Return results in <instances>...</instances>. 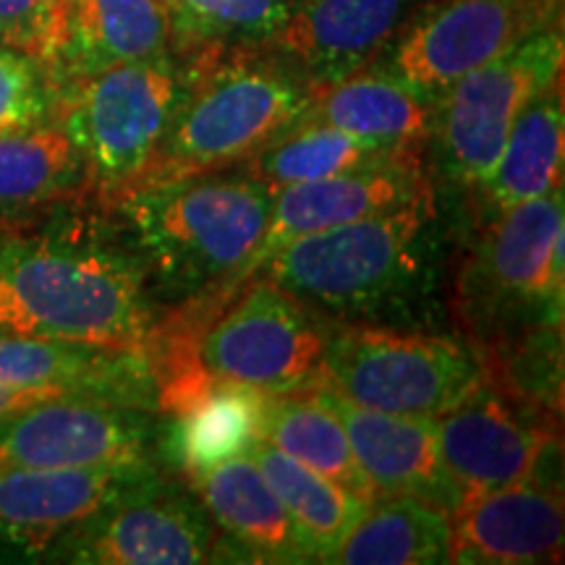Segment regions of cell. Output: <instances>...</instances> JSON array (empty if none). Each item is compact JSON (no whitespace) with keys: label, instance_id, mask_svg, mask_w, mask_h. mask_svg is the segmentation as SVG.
Instances as JSON below:
<instances>
[{"label":"cell","instance_id":"5bb4252c","mask_svg":"<svg viewBox=\"0 0 565 565\" xmlns=\"http://www.w3.org/2000/svg\"><path fill=\"white\" fill-rule=\"evenodd\" d=\"M427 194H433V181L424 171L422 152H395L391 158L328 175V179L282 186L275 192L265 233L249 263L228 286L210 296L225 299L246 278H252L275 252H280L296 238L362 221L377 212L398 210Z\"/></svg>","mask_w":565,"mask_h":565},{"label":"cell","instance_id":"7c38bea8","mask_svg":"<svg viewBox=\"0 0 565 565\" xmlns=\"http://www.w3.org/2000/svg\"><path fill=\"white\" fill-rule=\"evenodd\" d=\"M563 0H440L406 24L391 71L433 100L542 30L561 26Z\"/></svg>","mask_w":565,"mask_h":565},{"label":"cell","instance_id":"5b68a950","mask_svg":"<svg viewBox=\"0 0 565 565\" xmlns=\"http://www.w3.org/2000/svg\"><path fill=\"white\" fill-rule=\"evenodd\" d=\"M435 196L296 238L254 275L273 280L317 315L370 317L408 294L422 273Z\"/></svg>","mask_w":565,"mask_h":565},{"label":"cell","instance_id":"603a6c76","mask_svg":"<svg viewBox=\"0 0 565 565\" xmlns=\"http://www.w3.org/2000/svg\"><path fill=\"white\" fill-rule=\"evenodd\" d=\"M168 53L171 19L166 0H68L66 42L51 79Z\"/></svg>","mask_w":565,"mask_h":565},{"label":"cell","instance_id":"52a82bcc","mask_svg":"<svg viewBox=\"0 0 565 565\" xmlns=\"http://www.w3.org/2000/svg\"><path fill=\"white\" fill-rule=\"evenodd\" d=\"M563 186L487 221L456 299L482 343L477 349L505 341L515 322L524 335L563 328Z\"/></svg>","mask_w":565,"mask_h":565},{"label":"cell","instance_id":"7402d4cb","mask_svg":"<svg viewBox=\"0 0 565 565\" xmlns=\"http://www.w3.org/2000/svg\"><path fill=\"white\" fill-rule=\"evenodd\" d=\"M265 395L254 387L200 377L162 408L171 416L168 450L183 477L249 454L263 437Z\"/></svg>","mask_w":565,"mask_h":565},{"label":"cell","instance_id":"d6986e66","mask_svg":"<svg viewBox=\"0 0 565 565\" xmlns=\"http://www.w3.org/2000/svg\"><path fill=\"white\" fill-rule=\"evenodd\" d=\"M0 387L84 395L145 412L158 408L147 349H100L0 333Z\"/></svg>","mask_w":565,"mask_h":565},{"label":"cell","instance_id":"8fae6325","mask_svg":"<svg viewBox=\"0 0 565 565\" xmlns=\"http://www.w3.org/2000/svg\"><path fill=\"white\" fill-rule=\"evenodd\" d=\"M223 540L194 490L154 466L92 519L68 532L47 561L84 565H194L221 561Z\"/></svg>","mask_w":565,"mask_h":565},{"label":"cell","instance_id":"1f68e13d","mask_svg":"<svg viewBox=\"0 0 565 565\" xmlns=\"http://www.w3.org/2000/svg\"><path fill=\"white\" fill-rule=\"evenodd\" d=\"M51 110V74L30 55L0 45V134L45 124Z\"/></svg>","mask_w":565,"mask_h":565},{"label":"cell","instance_id":"30bf717a","mask_svg":"<svg viewBox=\"0 0 565 565\" xmlns=\"http://www.w3.org/2000/svg\"><path fill=\"white\" fill-rule=\"evenodd\" d=\"M435 427L443 463L463 500L500 487L542 482V466L561 448L553 408L490 372L435 416Z\"/></svg>","mask_w":565,"mask_h":565},{"label":"cell","instance_id":"4dcf8cb0","mask_svg":"<svg viewBox=\"0 0 565 565\" xmlns=\"http://www.w3.org/2000/svg\"><path fill=\"white\" fill-rule=\"evenodd\" d=\"M68 0H0V45L30 55L47 74L66 42Z\"/></svg>","mask_w":565,"mask_h":565},{"label":"cell","instance_id":"7a4b0ae2","mask_svg":"<svg viewBox=\"0 0 565 565\" xmlns=\"http://www.w3.org/2000/svg\"><path fill=\"white\" fill-rule=\"evenodd\" d=\"M186 58L173 121L129 194L244 166L307 116L309 82L265 47L207 45Z\"/></svg>","mask_w":565,"mask_h":565},{"label":"cell","instance_id":"2e32d148","mask_svg":"<svg viewBox=\"0 0 565 565\" xmlns=\"http://www.w3.org/2000/svg\"><path fill=\"white\" fill-rule=\"evenodd\" d=\"M312 393L341 419L374 498H416L448 515L461 505V492L443 463L435 416L374 412L322 385Z\"/></svg>","mask_w":565,"mask_h":565},{"label":"cell","instance_id":"3957f363","mask_svg":"<svg viewBox=\"0 0 565 565\" xmlns=\"http://www.w3.org/2000/svg\"><path fill=\"white\" fill-rule=\"evenodd\" d=\"M275 192L242 168L189 175L124 196L121 212L147 286L171 299L215 294L263 238Z\"/></svg>","mask_w":565,"mask_h":565},{"label":"cell","instance_id":"d4e9b609","mask_svg":"<svg viewBox=\"0 0 565 565\" xmlns=\"http://www.w3.org/2000/svg\"><path fill=\"white\" fill-rule=\"evenodd\" d=\"M87 192V166L58 124L0 134V217Z\"/></svg>","mask_w":565,"mask_h":565},{"label":"cell","instance_id":"9a60e30c","mask_svg":"<svg viewBox=\"0 0 565 565\" xmlns=\"http://www.w3.org/2000/svg\"><path fill=\"white\" fill-rule=\"evenodd\" d=\"M152 469V458H147L129 463L6 471L0 475V555L47 561L63 536Z\"/></svg>","mask_w":565,"mask_h":565},{"label":"cell","instance_id":"44dd1931","mask_svg":"<svg viewBox=\"0 0 565 565\" xmlns=\"http://www.w3.org/2000/svg\"><path fill=\"white\" fill-rule=\"evenodd\" d=\"M303 121L333 126L393 150H424L435 137L437 100L393 71L364 66L341 79L309 84Z\"/></svg>","mask_w":565,"mask_h":565},{"label":"cell","instance_id":"e0dca14e","mask_svg":"<svg viewBox=\"0 0 565 565\" xmlns=\"http://www.w3.org/2000/svg\"><path fill=\"white\" fill-rule=\"evenodd\" d=\"M422 0H294L265 51L299 68L309 84L364 68L414 19Z\"/></svg>","mask_w":565,"mask_h":565},{"label":"cell","instance_id":"ac0fdd59","mask_svg":"<svg viewBox=\"0 0 565 565\" xmlns=\"http://www.w3.org/2000/svg\"><path fill=\"white\" fill-rule=\"evenodd\" d=\"M565 511L561 487L521 482L471 494L450 513V563H561Z\"/></svg>","mask_w":565,"mask_h":565},{"label":"cell","instance_id":"ffe728a7","mask_svg":"<svg viewBox=\"0 0 565 565\" xmlns=\"http://www.w3.org/2000/svg\"><path fill=\"white\" fill-rule=\"evenodd\" d=\"M183 479L223 532V553L249 563H309L294 521L249 454Z\"/></svg>","mask_w":565,"mask_h":565},{"label":"cell","instance_id":"d6a6232c","mask_svg":"<svg viewBox=\"0 0 565 565\" xmlns=\"http://www.w3.org/2000/svg\"><path fill=\"white\" fill-rule=\"evenodd\" d=\"M66 393H55V391H17V387H0V416L19 412V408L34 406L40 401L47 398H61Z\"/></svg>","mask_w":565,"mask_h":565},{"label":"cell","instance_id":"8992f818","mask_svg":"<svg viewBox=\"0 0 565 565\" xmlns=\"http://www.w3.org/2000/svg\"><path fill=\"white\" fill-rule=\"evenodd\" d=\"M55 124L79 150L89 192L113 207L147 171L173 121L181 68L171 55L131 61L53 84Z\"/></svg>","mask_w":565,"mask_h":565},{"label":"cell","instance_id":"83f0119b","mask_svg":"<svg viewBox=\"0 0 565 565\" xmlns=\"http://www.w3.org/2000/svg\"><path fill=\"white\" fill-rule=\"evenodd\" d=\"M263 440L366 503L374 500L341 419L312 391L265 395Z\"/></svg>","mask_w":565,"mask_h":565},{"label":"cell","instance_id":"ba28073f","mask_svg":"<svg viewBox=\"0 0 565 565\" xmlns=\"http://www.w3.org/2000/svg\"><path fill=\"white\" fill-rule=\"evenodd\" d=\"M482 374L477 349L456 338L345 322L330 328L320 385L374 412L440 416Z\"/></svg>","mask_w":565,"mask_h":565},{"label":"cell","instance_id":"9c48e42d","mask_svg":"<svg viewBox=\"0 0 565 565\" xmlns=\"http://www.w3.org/2000/svg\"><path fill=\"white\" fill-rule=\"evenodd\" d=\"M563 30H542L484 66L437 100L435 137L445 173L477 192L498 166L519 113L563 76Z\"/></svg>","mask_w":565,"mask_h":565},{"label":"cell","instance_id":"f1b7e54d","mask_svg":"<svg viewBox=\"0 0 565 565\" xmlns=\"http://www.w3.org/2000/svg\"><path fill=\"white\" fill-rule=\"evenodd\" d=\"M395 152H422V150H393L377 141L353 137L349 131L333 126L301 121L294 129L280 134L278 139L263 147L244 166H238L254 179L270 183L273 189L291 186V183L328 179L353 168L370 166Z\"/></svg>","mask_w":565,"mask_h":565},{"label":"cell","instance_id":"f546056e","mask_svg":"<svg viewBox=\"0 0 565 565\" xmlns=\"http://www.w3.org/2000/svg\"><path fill=\"white\" fill-rule=\"evenodd\" d=\"M291 6L294 0H166L171 47L183 55L207 45L263 47Z\"/></svg>","mask_w":565,"mask_h":565},{"label":"cell","instance_id":"484cf974","mask_svg":"<svg viewBox=\"0 0 565 565\" xmlns=\"http://www.w3.org/2000/svg\"><path fill=\"white\" fill-rule=\"evenodd\" d=\"M328 563H450V515L416 498H374Z\"/></svg>","mask_w":565,"mask_h":565},{"label":"cell","instance_id":"cb8c5ba5","mask_svg":"<svg viewBox=\"0 0 565 565\" xmlns=\"http://www.w3.org/2000/svg\"><path fill=\"white\" fill-rule=\"evenodd\" d=\"M563 141L565 110L561 76L519 113L498 166L477 189V200L487 221L515 204L536 200L563 186Z\"/></svg>","mask_w":565,"mask_h":565},{"label":"cell","instance_id":"4fadbf2b","mask_svg":"<svg viewBox=\"0 0 565 565\" xmlns=\"http://www.w3.org/2000/svg\"><path fill=\"white\" fill-rule=\"evenodd\" d=\"M150 412L84 395H61L0 416V475L147 461Z\"/></svg>","mask_w":565,"mask_h":565},{"label":"cell","instance_id":"4316f807","mask_svg":"<svg viewBox=\"0 0 565 565\" xmlns=\"http://www.w3.org/2000/svg\"><path fill=\"white\" fill-rule=\"evenodd\" d=\"M249 456L280 498L288 519L294 521L309 563H328L370 503L282 454L263 437L252 445Z\"/></svg>","mask_w":565,"mask_h":565},{"label":"cell","instance_id":"6da1fadb","mask_svg":"<svg viewBox=\"0 0 565 565\" xmlns=\"http://www.w3.org/2000/svg\"><path fill=\"white\" fill-rule=\"evenodd\" d=\"M150 286L131 249L84 228L0 236V333L147 349Z\"/></svg>","mask_w":565,"mask_h":565},{"label":"cell","instance_id":"277c9868","mask_svg":"<svg viewBox=\"0 0 565 565\" xmlns=\"http://www.w3.org/2000/svg\"><path fill=\"white\" fill-rule=\"evenodd\" d=\"M330 328L315 309L263 275L246 278L210 309H181L152 330L154 383L179 370L254 387L267 395L322 383Z\"/></svg>","mask_w":565,"mask_h":565}]
</instances>
